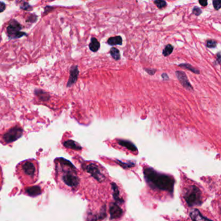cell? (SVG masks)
Listing matches in <instances>:
<instances>
[{
    "mask_svg": "<svg viewBox=\"0 0 221 221\" xmlns=\"http://www.w3.org/2000/svg\"><path fill=\"white\" fill-rule=\"evenodd\" d=\"M143 173L145 178L151 188L159 191L173 193L174 180L172 177L158 173L150 167L144 169Z\"/></svg>",
    "mask_w": 221,
    "mask_h": 221,
    "instance_id": "obj_1",
    "label": "cell"
},
{
    "mask_svg": "<svg viewBox=\"0 0 221 221\" xmlns=\"http://www.w3.org/2000/svg\"><path fill=\"white\" fill-rule=\"evenodd\" d=\"M184 198L187 204L191 207L200 205L202 202L200 190L194 185H191L185 188L184 193Z\"/></svg>",
    "mask_w": 221,
    "mask_h": 221,
    "instance_id": "obj_2",
    "label": "cell"
},
{
    "mask_svg": "<svg viewBox=\"0 0 221 221\" xmlns=\"http://www.w3.org/2000/svg\"><path fill=\"white\" fill-rule=\"evenodd\" d=\"M22 25L15 20H11L8 27H7V34L9 39H20L24 35H27L25 33L22 32Z\"/></svg>",
    "mask_w": 221,
    "mask_h": 221,
    "instance_id": "obj_3",
    "label": "cell"
},
{
    "mask_svg": "<svg viewBox=\"0 0 221 221\" xmlns=\"http://www.w3.org/2000/svg\"><path fill=\"white\" fill-rule=\"evenodd\" d=\"M84 169H85L88 173H90L95 179H96L98 182H101L105 180V175L102 174L101 169H99V167L98 165H96V163H87V164L84 166Z\"/></svg>",
    "mask_w": 221,
    "mask_h": 221,
    "instance_id": "obj_4",
    "label": "cell"
},
{
    "mask_svg": "<svg viewBox=\"0 0 221 221\" xmlns=\"http://www.w3.org/2000/svg\"><path fill=\"white\" fill-rule=\"evenodd\" d=\"M23 134L22 128L19 127H14L3 135V140L7 143L13 142L21 138Z\"/></svg>",
    "mask_w": 221,
    "mask_h": 221,
    "instance_id": "obj_5",
    "label": "cell"
},
{
    "mask_svg": "<svg viewBox=\"0 0 221 221\" xmlns=\"http://www.w3.org/2000/svg\"><path fill=\"white\" fill-rule=\"evenodd\" d=\"M176 75L178 78V80L180 81L181 85L183 86V87L188 90H193V88L191 83L189 82L187 75L184 71H176Z\"/></svg>",
    "mask_w": 221,
    "mask_h": 221,
    "instance_id": "obj_6",
    "label": "cell"
},
{
    "mask_svg": "<svg viewBox=\"0 0 221 221\" xmlns=\"http://www.w3.org/2000/svg\"><path fill=\"white\" fill-rule=\"evenodd\" d=\"M62 180L65 184L72 188L77 187L79 183L78 177L75 174H72L71 173H68L64 174L62 178Z\"/></svg>",
    "mask_w": 221,
    "mask_h": 221,
    "instance_id": "obj_7",
    "label": "cell"
},
{
    "mask_svg": "<svg viewBox=\"0 0 221 221\" xmlns=\"http://www.w3.org/2000/svg\"><path fill=\"white\" fill-rule=\"evenodd\" d=\"M24 173L28 177H33L36 173V167L34 163L30 162H25L22 165Z\"/></svg>",
    "mask_w": 221,
    "mask_h": 221,
    "instance_id": "obj_8",
    "label": "cell"
},
{
    "mask_svg": "<svg viewBox=\"0 0 221 221\" xmlns=\"http://www.w3.org/2000/svg\"><path fill=\"white\" fill-rule=\"evenodd\" d=\"M110 214L111 219H118L123 215V209L117 203H113L110 207Z\"/></svg>",
    "mask_w": 221,
    "mask_h": 221,
    "instance_id": "obj_9",
    "label": "cell"
},
{
    "mask_svg": "<svg viewBox=\"0 0 221 221\" xmlns=\"http://www.w3.org/2000/svg\"><path fill=\"white\" fill-rule=\"evenodd\" d=\"M79 74V71L77 66H73L70 69V76L69 81L67 84V87H71L72 85L77 82L78 76Z\"/></svg>",
    "mask_w": 221,
    "mask_h": 221,
    "instance_id": "obj_10",
    "label": "cell"
},
{
    "mask_svg": "<svg viewBox=\"0 0 221 221\" xmlns=\"http://www.w3.org/2000/svg\"><path fill=\"white\" fill-rule=\"evenodd\" d=\"M190 217L193 221H213L210 219H208L207 217H204L201 214V213L197 209H193L190 212Z\"/></svg>",
    "mask_w": 221,
    "mask_h": 221,
    "instance_id": "obj_11",
    "label": "cell"
},
{
    "mask_svg": "<svg viewBox=\"0 0 221 221\" xmlns=\"http://www.w3.org/2000/svg\"><path fill=\"white\" fill-rule=\"evenodd\" d=\"M117 143H119V145H120L121 146L127 148L128 150H130L132 152H136L138 151L135 145L128 140L117 139Z\"/></svg>",
    "mask_w": 221,
    "mask_h": 221,
    "instance_id": "obj_12",
    "label": "cell"
},
{
    "mask_svg": "<svg viewBox=\"0 0 221 221\" xmlns=\"http://www.w3.org/2000/svg\"><path fill=\"white\" fill-rule=\"evenodd\" d=\"M26 193L28 194V195L31 197H35L37 195H39L41 194L42 191L41 188L39 186H33L29 187V188H27L25 190Z\"/></svg>",
    "mask_w": 221,
    "mask_h": 221,
    "instance_id": "obj_13",
    "label": "cell"
},
{
    "mask_svg": "<svg viewBox=\"0 0 221 221\" xmlns=\"http://www.w3.org/2000/svg\"><path fill=\"white\" fill-rule=\"evenodd\" d=\"M112 188L113 189V197L114 198L117 204L118 203H123V200L121 199L120 197V193H119V190L118 187L116 185L115 183H112Z\"/></svg>",
    "mask_w": 221,
    "mask_h": 221,
    "instance_id": "obj_14",
    "label": "cell"
},
{
    "mask_svg": "<svg viewBox=\"0 0 221 221\" xmlns=\"http://www.w3.org/2000/svg\"><path fill=\"white\" fill-rule=\"evenodd\" d=\"M64 145L66 148H71V149H74V150H77V151L82 149V147L80 146V145H79L77 143H76L73 140L66 141V142L64 143Z\"/></svg>",
    "mask_w": 221,
    "mask_h": 221,
    "instance_id": "obj_15",
    "label": "cell"
},
{
    "mask_svg": "<svg viewBox=\"0 0 221 221\" xmlns=\"http://www.w3.org/2000/svg\"><path fill=\"white\" fill-rule=\"evenodd\" d=\"M89 48L91 51L97 52L100 48V43L96 38H91V42L89 44Z\"/></svg>",
    "mask_w": 221,
    "mask_h": 221,
    "instance_id": "obj_16",
    "label": "cell"
},
{
    "mask_svg": "<svg viewBox=\"0 0 221 221\" xmlns=\"http://www.w3.org/2000/svg\"><path fill=\"white\" fill-rule=\"evenodd\" d=\"M107 44L110 45H122L123 44V39L120 36H116L113 37H110L107 40Z\"/></svg>",
    "mask_w": 221,
    "mask_h": 221,
    "instance_id": "obj_17",
    "label": "cell"
},
{
    "mask_svg": "<svg viewBox=\"0 0 221 221\" xmlns=\"http://www.w3.org/2000/svg\"><path fill=\"white\" fill-rule=\"evenodd\" d=\"M35 94L40 98V100H42L44 101L49 100V97H50V96H49V94L47 93L44 92L42 90H35Z\"/></svg>",
    "mask_w": 221,
    "mask_h": 221,
    "instance_id": "obj_18",
    "label": "cell"
},
{
    "mask_svg": "<svg viewBox=\"0 0 221 221\" xmlns=\"http://www.w3.org/2000/svg\"><path fill=\"white\" fill-rule=\"evenodd\" d=\"M178 66L184 68V69H186V70H188L189 71H191L193 72V73H195V74H199L200 73V71L199 70L195 69V67H193L191 65H190V64H185H185H179Z\"/></svg>",
    "mask_w": 221,
    "mask_h": 221,
    "instance_id": "obj_19",
    "label": "cell"
},
{
    "mask_svg": "<svg viewBox=\"0 0 221 221\" xmlns=\"http://www.w3.org/2000/svg\"><path fill=\"white\" fill-rule=\"evenodd\" d=\"M110 55L112 57V58L116 60H119L121 59V55H120V52L119 51V49H117L116 47H112L110 51Z\"/></svg>",
    "mask_w": 221,
    "mask_h": 221,
    "instance_id": "obj_20",
    "label": "cell"
},
{
    "mask_svg": "<svg viewBox=\"0 0 221 221\" xmlns=\"http://www.w3.org/2000/svg\"><path fill=\"white\" fill-rule=\"evenodd\" d=\"M173 49H174V47L172 45H171V44L167 45L165 47V48L163 49L162 54L164 56H168L171 54V53H173Z\"/></svg>",
    "mask_w": 221,
    "mask_h": 221,
    "instance_id": "obj_21",
    "label": "cell"
},
{
    "mask_svg": "<svg viewBox=\"0 0 221 221\" xmlns=\"http://www.w3.org/2000/svg\"><path fill=\"white\" fill-rule=\"evenodd\" d=\"M154 3L159 9H163L167 6V2L163 0H156Z\"/></svg>",
    "mask_w": 221,
    "mask_h": 221,
    "instance_id": "obj_22",
    "label": "cell"
},
{
    "mask_svg": "<svg viewBox=\"0 0 221 221\" xmlns=\"http://www.w3.org/2000/svg\"><path fill=\"white\" fill-rule=\"evenodd\" d=\"M116 162L119 164V165H121L122 167H123L124 169H127V168H131V167H133L134 165V164L133 163H124V162H122L119 160H117Z\"/></svg>",
    "mask_w": 221,
    "mask_h": 221,
    "instance_id": "obj_23",
    "label": "cell"
},
{
    "mask_svg": "<svg viewBox=\"0 0 221 221\" xmlns=\"http://www.w3.org/2000/svg\"><path fill=\"white\" fill-rule=\"evenodd\" d=\"M217 45V42L214 40H208L206 41V46L208 48H215Z\"/></svg>",
    "mask_w": 221,
    "mask_h": 221,
    "instance_id": "obj_24",
    "label": "cell"
},
{
    "mask_svg": "<svg viewBox=\"0 0 221 221\" xmlns=\"http://www.w3.org/2000/svg\"><path fill=\"white\" fill-rule=\"evenodd\" d=\"M213 5L216 10H219L221 7V1L220 0H214L213 1Z\"/></svg>",
    "mask_w": 221,
    "mask_h": 221,
    "instance_id": "obj_25",
    "label": "cell"
},
{
    "mask_svg": "<svg viewBox=\"0 0 221 221\" xmlns=\"http://www.w3.org/2000/svg\"><path fill=\"white\" fill-rule=\"evenodd\" d=\"M193 14H195V16H199L202 14V10L199 7H195L193 9Z\"/></svg>",
    "mask_w": 221,
    "mask_h": 221,
    "instance_id": "obj_26",
    "label": "cell"
},
{
    "mask_svg": "<svg viewBox=\"0 0 221 221\" xmlns=\"http://www.w3.org/2000/svg\"><path fill=\"white\" fill-rule=\"evenodd\" d=\"M20 8L25 10H29L32 9V7L29 5L28 3H27V2H24V3H23L22 5H21Z\"/></svg>",
    "mask_w": 221,
    "mask_h": 221,
    "instance_id": "obj_27",
    "label": "cell"
},
{
    "mask_svg": "<svg viewBox=\"0 0 221 221\" xmlns=\"http://www.w3.org/2000/svg\"><path fill=\"white\" fill-rule=\"evenodd\" d=\"M145 70L148 74H149L151 75H153L155 74L156 70L154 69H147V68H145Z\"/></svg>",
    "mask_w": 221,
    "mask_h": 221,
    "instance_id": "obj_28",
    "label": "cell"
},
{
    "mask_svg": "<svg viewBox=\"0 0 221 221\" xmlns=\"http://www.w3.org/2000/svg\"><path fill=\"white\" fill-rule=\"evenodd\" d=\"M6 8V5L3 2L0 1V13H2L5 10Z\"/></svg>",
    "mask_w": 221,
    "mask_h": 221,
    "instance_id": "obj_29",
    "label": "cell"
},
{
    "mask_svg": "<svg viewBox=\"0 0 221 221\" xmlns=\"http://www.w3.org/2000/svg\"><path fill=\"white\" fill-rule=\"evenodd\" d=\"M33 18H36V16H35V14L30 15V16L29 17V18L27 19V22H35L36 21V19H33Z\"/></svg>",
    "mask_w": 221,
    "mask_h": 221,
    "instance_id": "obj_30",
    "label": "cell"
},
{
    "mask_svg": "<svg viewBox=\"0 0 221 221\" xmlns=\"http://www.w3.org/2000/svg\"><path fill=\"white\" fill-rule=\"evenodd\" d=\"M216 59H217V62H218V64H220V61H221V56H220V52H219L217 54Z\"/></svg>",
    "mask_w": 221,
    "mask_h": 221,
    "instance_id": "obj_31",
    "label": "cell"
},
{
    "mask_svg": "<svg viewBox=\"0 0 221 221\" xmlns=\"http://www.w3.org/2000/svg\"><path fill=\"white\" fill-rule=\"evenodd\" d=\"M162 77L163 79L164 80V81H168V80L169 79V76L167 75V73H163V74L162 75Z\"/></svg>",
    "mask_w": 221,
    "mask_h": 221,
    "instance_id": "obj_32",
    "label": "cell"
},
{
    "mask_svg": "<svg viewBox=\"0 0 221 221\" xmlns=\"http://www.w3.org/2000/svg\"><path fill=\"white\" fill-rule=\"evenodd\" d=\"M199 3L202 7H206L208 5V1H199Z\"/></svg>",
    "mask_w": 221,
    "mask_h": 221,
    "instance_id": "obj_33",
    "label": "cell"
},
{
    "mask_svg": "<svg viewBox=\"0 0 221 221\" xmlns=\"http://www.w3.org/2000/svg\"><path fill=\"white\" fill-rule=\"evenodd\" d=\"M0 42H1V37H0Z\"/></svg>",
    "mask_w": 221,
    "mask_h": 221,
    "instance_id": "obj_34",
    "label": "cell"
}]
</instances>
